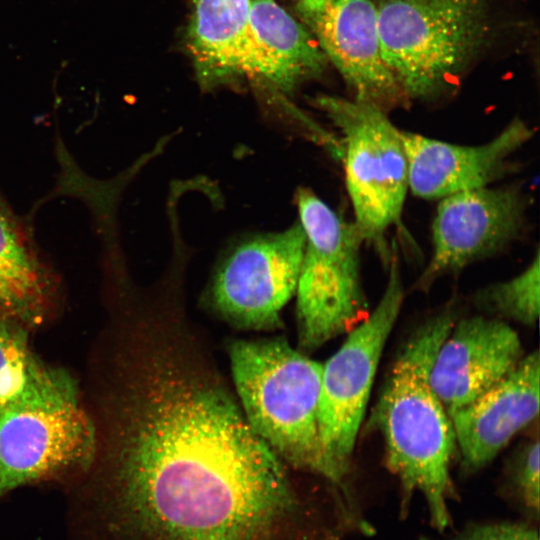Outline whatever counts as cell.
I'll list each match as a JSON object with an SVG mask.
<instances>
[{
    "label": "cell",
    "mask_w": 540,
    "mask_h": 540,
    "mask_svg": "<svg viewBox=\"0 0 540 540\" xmlns=\"http://www.w3.org/2000/svg\"><path fill=\"white\" fill-rule=\"evenodd\" d=\"M296 11L353 99L386 113L410 103L383 59L375 2L298 0Z\"/></svg>",
    "instance_id": "10"
},
{
    "label": "cell",
    "mask_w": 540,
    "mask_h": 540,
    "mask_svg": "<svg viewBox=\"0 0 540 540\" xmlns=\"http://www.w3.org/2000/svg\"><path fill=\"white\" fill-rule=\"evenodd\" d=\"M524 356L518 333L483 315L456 321L436 355L430 384L448 414L507 377Z\"/></svg>",
    "instance_id": "11"
},
{
    "label": "cell",
    "mask_w": 540,
    "mask_h": 540,
    "mask_svg": "<svg viewBox=\"0 0 540 540\" xmlns=\"http://www.w3.org/2000/svg\"><path fill=\"white\" fill-rule=\"evenodd\" d=\"M539 265L537 249L533 260L522 272L477 291L473 297L475 306L503 321L535 325L540 311Z\"/></svg>",
    "instance_id": "17"
},
{
    "label": "cell",
    "mask_w": 540,
    "mask_h": 540,
    "mask_svg": "<svg viewBox=\"0 0 540 540\" xmlns=\"http://www.w3.org/2000/svg\"><path fill=\"white\" fill-rule=\"evenodd\" d=\"M229 357L250 426L282 461L325 478L318 428L322 364L282 338L236 340Z\"/></svg>",
    "instance_id": "2"
},
{
    "label": "cell",
    "mask_w": 540,
    "mask_h": 540,
    "mask_svg": "<svg viewBox=\"0 0 540 540\" xmlns=\"http://www.w3.org/2000/svg\"><path fill=\"white\" fill-rule=\"evenodd\" d=\"M383 59L411 102L451 90L489 40L488 0H376Z\"/></svg>",
    "instance_id": "3"
},
{
    "label": "cell",
    "mask_w": 540,
    "mask_h": 540,
    "mask_svg": "<svg viewBox=\"0 0 540 540\" xmlns=\"http://www.w3.org/2000/svg\"><path fill=\"white\" fill-rule=\"evenodd\" d=\"M540 358L536 350L469 405L449 414L462 471L488 465L539 413Z\"/></svg>",
    "instance_id": "13"
},
{
    "label": "cell",
    "mask_w": 540,
    "mask_h": 540,
    "mask_svg": "<svg viewBox=\"0 0 540 540\" xmlns=\"http://www.w3.org/2000/svg\"><path fill=\"white\" fill-rule=\"evenodd\" d=\"M96 446L94 420L73 379L39 362L0 409V496L67 472H85Z\"/></svg>",
    "instance_id": "4"
},
{
    "label": "cell",
    "mask_w": 540,
    "mask_h": 540,
    "mask_svg": "<svg viewBox=\"0 0 540 540\" xmlns=\"http://www.w3.org/2000/svg\"><path fill=\"white\" fill-rule=\"evenodd\" d=\"M38 363L21 324L0 320V409L25 384Z\"/></svg>",
    "instance_id": "18"
},
{
    "label": "cell",
    "mask_w": 540,
    "mask_h": 540,
    "mask_svg": "<svg viewBox=\"0 0 540 540\" xmlns=\"http://www.w3.org/2000/svg\"><path fill=\"white\" fill-rule=\"evenodd\" d=\"M304 247L305 233L299 222L242 243L214 277L216 308L244 328L276 327L283 307L295 295Z\"/></svg>",
    "instance_id": "9"
},
{
    "label": "cell",
    "mask_w": 540,
    "mask_h": 540,
    "mask_svg": "<svg viewBox=\"0 0 540 540\" xmlns=\"http://www.w3.org/2000/svg\"><path fill=\"white\" fill-rule=\"evenodd\" d=\"M539 439L529 441L517 456L511 486L518 502L532 517L539 514Z\"/></svg>",
    "instance_id": "19"
},
{
    "label": "cell",
    "mask_w": 540,
    "mask_h": 540,
    "mask_svg": "<svg viewBox=\"0 0 540 540\" xmlns=\"http://www.w3.org/2000/svg\"><path fill=\"white\" fill-rule=\"evenodd\" d=\"M529 198L517 185L481 187L438 200L431 226L432 255L414 288L459 272L506 248L523 232Z\"/></svg>",
    "instance_id": "8"
},
{
    "label": "cell",
    "mask_w": 540,
    "mask_h": 540,
    "mask_svg": "<svg viewBox=\"0 0 540 540\" xmlns=\"http://www.w3.org/2000/svg\"><path fill=\"white\" fill-rule=\"evenodd\" d=\"M418 540L436 539L420 537ZM445 540H539V537L537 530L526 524L498 523L472 525Z\"/></svg>",
    "instance_id": "20"
},
{
    "label": "cell",
    "mask_w": 540,
    "mask_h": 540,
    "mask_svg": "<svg viewBox=\"0 0 540 540\" xmlns=\"http://www.w3.org/2000/svg\"><path fill=\"white\" fill-rule=\"evenodd\" d=\"M328 60L309 29L275 0H251L245 78L281 92L317 78Z\"/></svg>",
    "instance_id": "14"
},
{
    "label": "cell",
    "mask_w": 540,
    "mask_h": 540,
    "mask_svg": "<svg viewBox=\"0 0 540 540\" xmlns=\"http://www.w3.org/2000/svg\"><path fill=\"white\" fill-rule=\"evenodd\" d=\"M314 104L340 130L345 183L364 242L386 252L385 234L400 223L409 191L399 130L383 110L355 99L317 96Z\"/></svg>",
    "instance_id": "7"
},
{
    "label": "cell",
    "mask_w": 540,
    "mask_h": 540,
    "mask_svg": "<svg viewBox=\"0 0 540 540\" xmlns=\"http://www.w3.org/2000/svg\"><path fill=\"white\" fill-rule=\"evenodd\" d=\"M388 266L386 287L377 305L322 364L319 437L325 479L339 485L350 472L380 359L405 297L395 243Z\"/></svg>",
    "instance_id": "6"
},
{
    "label": "cell",
    "mask_w": 540,
    "mask_h": 540,
    "mask_svg": "<svg viewBox=\"0 0 540 540\" xmlns=\"http://www.w3.org/2000/svg\"><path fill=\"white\" fill-rule=\"evenodd\" d=\"M408 162L409 190L417 197L439 200L490 186L510 169L511 157L534 136L514 118L493 139L481 145H458L401 130Z\"/></svg>",
    "instance_id": "12"
},
{
    "label": "cell",
    "mask_w": 540,
    "mask_h": 540,
    "mask_svg": "<svg viewBox=\"0 0 540 540\" xmlns=\"http://www.w3.org/2000/svg\"><path fill=\"white\" fill-rule=\"evenodd\" d=\"M453 310L422 324L398 352L374 407L385 462L400 481L402 511L419 491L438 530L450 524V463L456 451L450 416L430 384L436 355L455 324Z\"/></svg>",
    "instance_id": "1"
},
{
    "label": "cell",
    "mask_w": 540,
    "mask_h": 540,
    "mask_svg": "<svg viewBox=\"0 0 540 540\" xmlns=\"http://www.w3.org/2000/svg\"><path fill=\"white\" fill-rule=\"evenodd\" d=\"M251 0H192L187 46L203 88L245 77Z\"/></svg>",
    "instance_id": "15"
},
{
    "label": "cell",
    "mask_w": 540,
    "mask_h": 540,
    "mask_svg": "<svg viewBox=\"0 0 540 540\" xmlns=\"http://www.w3.org/2000/svg\"><path fill=\"white\" fill-rule=\"evenodd\" d=\"M54 293L51 272L0 198V320H37Z\"/></svg>",
    "instance_id": "16"
},
{
    "label": "cell",
    "mask_w": 540,
    "mask_h": 540,
    "mask_svg": "<svg viewBox=\"0 0 540 540\" xmlns=\"http://www.w3.org/2000/svg\"><path fill=\"white\" fill-rule=\"evenodd\" d=\"M305 247L296 286L298 349L310 352L347 334L370 313L360 270L364 239L307 188L297 192Z\"/></svg>",
    "instance_id": "5"
}]
</instances>
